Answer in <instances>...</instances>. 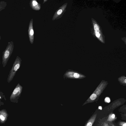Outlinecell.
Here are the masks:
<instances>
[{
	"instance_id": "ac0fdd59",
	"label": "cell",
	"mask_w": 126,
	"mask_h": 126,
	"mask_svg": "<svg viewBox=\"0 0 126 126\" xmlns=\"http://www.w3.org/2000/svg\"><path fill=\"white\" fill-rule=\"evenodd\" d=\"M103 126H109L107 122H105L103 123Z\"/></svg>"
},
{
	"instance_id": "7c38bea8",
	"label": "cell",
	"mask_w": 126,
	"mask_h": 126,
	"mask_svg": "<svg viewBox=\"0 0 126 126\" xmlns=\"http://www.w3.org/2000/svg\"><path fill=\"white\" fill-rule=\"evenodd\" d=\"M94 30L97 31L99 30V27L98 25L96 24H95L94 26Z\"/></svg>"
},
{
	"instance_id": "5bb4252c",
	"label": "cell",
	"mask_w": 126,
	"mask_h": 126,
	"mask_svg": "<svg viewBox=\"0 0 126 126\" xmlns=\"http://www.w3.org/2000/svg\"><path fill=\"white\" fill-rule=\"evenodd\" d=\"M105 101L107 103H109L110 101V98L108 97H106L105 99Z\"/></svg>"
},
{
	"instance_id": "8fae6325",
	"label": "cell",
	"mask_w": 126,
	"mask_h": 126,
	"mask_svg": "<svg viewBox=\"0 0 126 126\" xmlns=\"http://www.w3.org/2000/svg\"><path fill=\"white\" fill-rule=\"evenodd\" d=\"M120 126H126V122H120L119 123Z\"/></svg>"
},
{
	"instance_id": "ba28073f",
	"label": "cell",
	"mask_w": 126,
	"mask_h": 126,
	"mask_svg": "<svg viewBox=\"0 0 126 126\" xmlns=\"http://www.w3.org/2000/svg\"><path fill=\"white\" fill-rule=\"evenodd\" d=\"M116 119V117H115V115L114 114L111 113L109 114L108 116L107 120V122H111Z\"/></svg>"
},
{
	"instance_id": "3957f363",
	"label": "cell",
	"mask_w": 126,
	"mask_h": 126,
	"mask_svg": "<svg viewBox=\"0 0 126 126\" xmlns=\"http://www.w3.org/2000/svg\"><path fill=\"white\" fill-rule=\"evenodd\" d=\"M23 87L18 83L12 92L10 97V100L14 99L20 96L22 92Z\"/></svg>"
},
{
	"instance_id": "6da1fadb",
	"label": "cell",
	"mask_w": 126,
	"mask_h": 126,
	"mask_svg": "<svg viewBox=\"0 0 126 126\" xmlns=\"http://www.w3.org/2000/svg\"><path fill=\"white\" fill-rule=\"evenodd\" d=\"M6 48L2 52V63L3 67H5L10 58L14 49V43L13 41L8 42Z\"/></svg>"
},
{
	"instance_id": "9a60e30c",
	"label": "cell",
	"mask_w": 126,
	"mask_h": 126,
	"mask_svg": "<svg viewBox=\"0 0 126 126\" xmlns=\"http://www.w3.org/2000/svg\"><path fill=\"white\" fill-rule=\"evenodd\" d=\"M95 33L96 34V36L97 37H99L100 36V34H99V33L97 31H96L95 32Z\"/></svg>"
},
{
	"instance_id": "d6986e66",
	"label": "cell",
	"mask_w": 126,
	"mask_h": 126,
	"mask_svg": "<svg viewBox=\"0 0 126 126\" xmlns=\"http://www.w3.org/2000/svg\"><path fill=\"white\" fill-rule=\"evenodd\" d=\"M1 36L0 35V41L1 40Z\"/></svg>"
},
{
	"instance_id": "9c48e42d",
	"label": "cell",
	"mask_w": 126,
	"mask_h": 126,
	"mask_svg": "<svg viewBox=\"0 0 126 126\" xmlns=\"http://www.w3.org/2000/svg\"><path fill=\"white\" fill-rule=\"evenodd\" d=\"M7 4V2L4 1H0V12L5 9Z\"/></svg>"
},
{
	"instance_id": "277c9868",
	"label": "cell",
	"mask_w": 126,
	"mask_h": 126,
	"mask_svg": "<svg viewBox=\"0 0 126 126\" xmlns=\"http://www.w3.org/2000/svg\"><path fill=\"white\" fill-rule=\"evenodd\" d=\"M33 19H31L29 23L28 30V34L30 42L33 43L34 39V32L33 28Z\"/></svg>"
},
{
	"instance_id": "8992f818",
	"label": "cell",
	"mask_w": 126,
	"mask_h": 126,
	"mask_svg": "<svg viewBox=\"0 0 126 126\" xmlns=\"http://www.w3.org/2000/svg\"><path fill=\"white\" fill-rule=\"evenodd\" d=\"M96 116V113L92 115L87 122L84 126H92L95 120Z\"/></svg>"
},
{
	"instance_id": "7402d4cb",
	"label": "cell",
	"mask_w": 126,
	"mask_h": 126,
	"mask_svg": "<svg viewBox=\"0 0 126 126\" xmlns=\"http://www.w3.org/2000/svg\"></svg>"
},
{
	"instance_id": "30bf717a",
	"label": "cell",
	"mask_w": 126,
	"mask_h": 126,
	"mask_svg": "<svg viewBox=\"0 0 126 126\" xmlns=\"http://www.w3.org/2000/svg\"><path fill=\"white\" fill-rule=\"evenodd\" d=\"M97 97L96 95L95 94H92L90 96V98L91 100H93L95 99Z\"/></svg>"
},
{
	"instance_id": "2e32d148",
	"label": "cell",
	"mask_w": 126,
	"mask_h": 126,
	"mask_svg": "<svg viewBox=\"0 0 126 126\" xmlns=\"http://www.w3.org/2000/svg\"><path fill=\"white\" fill-rule=\"evenodd\" d=\"M108 124L109 126H115L114 125V124L111 122H109L108 123Z\"/></svg>"
},
{
	"instance_id": "7a4b0ae2",
	"label": "cell",
	"mask_w": 126,
	"mask_h": 126,
	"mask_svg": "<svg viewBox=\"0 0 126 126\" xmlns=\"http://www.w3.org/2000/svg\"><path fill=\"white\" fill-rule=\"evenodd\" d=\"M21 60L18 56H17L11 69L7 78V82L9 83L13 79L18 69L20 68Z\"/></svg>"
},
{
	"instance_id": "ffe728a7",
	"label": "cell",
	"mask_w": 126,
	"mask_h": 126,
	"mask_svg": "<svg viewBox=\"0 0 126 126\" xmlns=\"http://www.w3.org/2000/svg\"><path fill=\"white\" fill-rule=\"evenodd\" d=\"M126 79H125V83H126Z\"/></svg>"
},
{
	"instance_id": "44dd1931",
	"label": "cell",
	"mask_w": 126,
	"mask_h": 126,
	"mask_svg": "<svg viewBox=\"0 0 126 126\" xmlns=\"http://www.w3.org/2000/svg\"><path fill=\"white\" fill-rule=\"evenodd\" d=\"M1 98V97L0 96V99Z\"/></svg>"
},
{
	"instance_id": "4fadbf2b",
	"label": "cell",
	"mask_w": 126,
	"mask_h": 126,
	"mask_svg": "<svg viewBox=\"0 0 126 126\" xmlns=\"http://www.w3.org/2000/svg\"><path fill=\"white\" fill-rule=\"evenodd\" d=\"M73 76L75 78H78L79 77V75L78 73H75L74 74Z\"/></svg>"
},
{
	"instance_id": "5b68a950",
	"label": "cell",
	"mask_w": 126,
	"mask_h": 126,
	"mask_svg": "<svg viewBox=\"0 0 126 126\" xmlns=\"http://www.w3.org/2000/svg\"><path fill=\"white\" fill-rule=\"evenodd\" d=\"M67 4V3L64 4L59 8L54 14L52 18L53 20H54L63 13L66 8Z\"/></svg>"
},
{
	"instance_id": "52a82bcc",
	"label": "cell",
	"mask_w": 126,
	"mask_h": 126,
	"mask_svg": "<svg viewBox=\"0 0 126 126\" xmlns=\"http://www.w3.org/2000/svg\"><path fill=\"white\" fill-rule=\"evenodd\" d=\"M30 6L33 9L35 10H39L40 9L41 7L40 5L36 1L33 0L32 2L30 1Z\"/></svg>"
},
{
	"instance_id": "e0dca14e",
	"label": "cell",
	"mask_w": 126,
	"mask_h": 126,
	"mask_svg": "<svg viewBox=\"0 0 126 126\" xmlns=\"http://www.w3.org/2000/svg\"><path fill=\"white\" fill-rule=\"evenodd\" d=\"M0 118L2 121H4L5 119V118L4 117L1 115H0Z\"/></svg>"
}]
</instances>
